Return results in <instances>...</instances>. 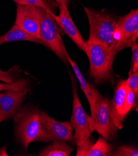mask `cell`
Wrapping results in <instances>:
<instances>
[{"label":"cell","mask_w":138,"mask_h":156,"mask_svg":"<svg viewBox=\"0 0 138 156\" xmlns=\"http://www.w3.org/2000/svg\"><path fill=\"white\" fill-rule=\"evenodd\" d=\"M52 10L39 7L40 19V37L42 44L53 51L64 63L68 64L69 55L53 17Z\"/></svg>","instance_id":"5"},{"label":"cell","mask_w":138,"mask_h":156,"mask_svg":"<svg viewBox=\"0 0 138 156\" xmlns=\"http://www.w3.org/2000/svg\"><path fill=\"white\" fill-rule=\"evenodd\" d=\"M20 41H30L42 44V42L40 39L29 34L16 24H14L8 32L0 36V45L7 42Z\"/></svg>","instance_id":"14"},{"label":"cell","mask_w":138,"mask_h":156,"mask_svg":"<svg viewBox=\"0 0 138 156\" xmlns=\"http://www.w3.org/2000/svg\"><path fill=\"white\" fill-rule=\"evenodd\" d=\"M42 130L36 141L50 142L73 141V128L70 121L60 122L50 117L47 113L40 111Z\"/></svg>","instance_id":"6"},{"label":"cell","mask_w":138,"mask_h":156,"mask_svg":"<svg viewBox=\"0 0 138 156\" xmlns=\"http://www.w3.org/2000/svg\"><path fill=\"white\" fill-rule=\"evenodd\" d=\"M14 24L21 27L29 34L41 41L39 7L17 4Z\"/></svg>","instance_id":"9"},{"label":"cell","mask_w":138,"mask_h":156,"mask_svg":"<svg viewBox=\"0 0 138 156\" xmlns=\"http://www.w3.org/2000/svg\"><path fill=\"white\" fill-rule=\"evenodd\" d=\"M112 146L102 136L92 145L87 154V156H107L112 151Z\"/></svg>","instance_id":"16"},{"label":"cell","mask_w":138,"mask_h":156,"mask_svg":"<svg viewBox=\"0 0 138 156\" xmlns=\"http://www.w3.org/2000/svg\"><path fill=\"white\" fill-rule=\"evenodd\" d=\"M72 89L73 95L72 113L71 118V123L75 133L73 136V141L77 146L76 156H87V154L93 145L90 136L92 131L90 128L88 115L82 106L78 97L77 85L74 77L71 75Z\"/></svg>","instance_id":"3"},{"label":"cell","mask_w":138,"mask_h":156,"mask_svg":"<svg viewBox=\"0 0 138 156\" xmlns=\"http://www.w3.org/2000/svg\"><path fill=\"white\" fill-rule=\"evenodd\" d=\"M89 121L92 132L97 131L107 141L116 137L118 129L111 118L107 98H103L97 103L93 113L89 117Z\"/></svg>","instance_id":"7"},{"label":"cell","mask_w":138,"mask_h":156,"mask_svg":"<svg viewBox=\"0 0 138 156\" xmlns=\"http://www.w3.org/2000/svg\"><path fill=\"white\" fill-rule=\"evenodd\" d=\"M129 87L126 80H118L115 89L113 99L109 101V109L111 118L114 125L118 129H121L123 126L125 118L123 116V110L125 100L128 93Z\"/></svg>","instance_id":"12"},{"label":"cell","mask_w":138,"mask_h":156,"mask_svg":"<svg viewBox=\"0 0 138 156\" xmlns=\"http://www.w3.org/2000/svg\"><path fill=\"white\" fill-rule=\"evenodd\" d=\"M84 9L89 23L88 41L99 43L114 51L117 42L118 20L111 15L86 7Z\"/></svg>","instance_id":"2"},{"label":"cell","mask_w":138,"mask_h":156,"mask_svg":"<svg viewBox=\"0 0 138 156\" xmlns=\"http://www.w3.org/2000/svg\"><path fill=\"white\" fill-rule=\"evenodd\" d=\"M74 148L66 142L56 141L43 149L39 154L40 156H69Z\"/></svg>","instance_id":"15"},{"label":"cell","mask_w":138,"mask_h":156,"mask_svg":"<svg viewBox=\"0 0 138 156\" xmlns=\"http://www.w3.org/2000/svg\"><path fill=\"white\" fill-rule=\"evenodd\" d=\"M13 1L18 5L35 6L51 10L50 6H49L44 0H13Z\"/></svg>","instance_id":"20"},{"label":"cell","mask_w":138,"mask_h":156,"mask_svg":"<svg viewBox=\"0 0 138 156\" xmlns=\"http://www.w3.org/2000/svg\"><path fill=\"white\" fill-rule=\"evenodd\" d=\"M27 82L21 79L14 80L11 82L0 83V91L5 90H22L26 89Z\"/></svg>","instance_id":"19"},{"label":"cell","mask_w":138,"mask_h":156,"mask_svg":"<svg viewBox=\"0 0 138 156\" xmlns=\"http://www.w3.org/2000/svg\"><path fill=\"white\" fill-rule=\"evenodd\" d=\"M137 97L133 91L130 89L126 95L124 103L123 110V116L125 119L133 108L137 107Z\"/></svg>","instance_id":"17"},{"label":"cell","mask_w":138,"mask_h":156,"mask_svg":"<svg viewBox=\"0 0 138 156\" xmlns=\"http://www.w3.org/2000/svg\"><path fill=\"white\" fill-rule=\"evenodd\" d=\"M0 70H1V69H0Z\"/></svg>","instance_id":"26"},{"label":"cell","mask_w":138,"mask_h":156,"mask_svg":"<svg viewBox=\"0 0 138 156\" xmlns=\"http://www.w3.org/2000/svg\"><path fill=\"white\" fill-rule=\"evenodd\" d=\"M55 1L58 5H59V4H61V3H65V4L68 5L69 0H55Z\"/></svg>","instance_id":"24"},{"label":"cell","mask_w":138,"mask_h":156,"mask_svg":"<svg viewBox=\"0 0 138 156\" xmlns=\"http://www.w3.org/2000/svg\"><path fill=\"white\" fill-rule=\"evenodd\" d=\"M126 81L129 88L138 97V71L129 73V77Z\"/></svg>","instance_id":"21"},{"label":"cell","mask_w":138,"mask_h":156,"mask_svg":"<svg viewBox=\"0 0 138 156\" xmlns=\"http://www.w3.org/2000/svg\"><path fill=\"white\" fill-rule=\"evenodd\" d=\"M5 121L4 120V119L2 117V116H0V123H1L2 121Z\"/></svg>","instance_id":"25"},{"label":"cell","mask_w":138,"mask_h":156,"mask_svg":"<svg viewBox=\"0 0 138 156\" xmlns=\"http://www.w3.org/2000/svg\"><path fill=\"white\" fill-rule=\"evenodd\" d=\"M15 69H16V67H13L8 72L0 70V80L5 82H11L14 81L15 79L14 73V72H15Z\"/></svg>","instance_id":"23"},{"label":"cell","mask_w":138,"mask_h":156,"mask_svg":"<svg viewBox=\"0 0 138 156\" xmlns=\"http://www.w3.org/2000/svg\"><path fill=\"white\" fill-rule=\"evenodd\" d=\"M14 124L16 137L27 150L29 145L36 141L40 134V111L30 106L20 108L14 116Z\"/></svg>","instance_id":"4"},{"label":"cell","mask_w":138,"mask_h":156,"mask_svg":"<svg viewBox=\"0 0 138 156\" xmlns=\"http://www.w3.org/2000/svg\"><path fill=\"white\" fill-rule=\"evenodd\" d=\"M131 48L132 49V62L129 73L138 71V44L136 41L133 43Z\"/></svg>","instance_id":"22"},{"label":"cell","mask_w":138,"mask_h":156,"mask_svg":"<svg viewBox=\"0 0 138 156\" xmlns=\"http://www.w3.org/2000/svg\"><path fill=\"white\" fill-rule=\"evenodd\" d=\"M109 155L114 156H137L138 149L136 147L131 146H121L115 150H112Z\"/></svg>","instance_id":"18"},{"label":"cell","mask_w":138,"mask_h":156,"mask_svg":"<svg viewBox=\"0 0 138 156\" xmlns=\"http://www.w3.org/2000/svg\"><path fill=\"white\" fill-rule=\"evenodd\" d=\"M85 53L90 63L89 72L97 84L114 83L112 66L117 54L114 51L99 43L87 41Z\"/></svg>","instance_id":"1"},{"label":"cell","mask_w":138,"mask_h":156,"mask_svg":"<svg viewBox=\"0 0 138 156\" xmlns=\"http://www.w3.org/2000/svg\"><path fill=\"white\" fill-rule=\"evenodd\" d=\"M28 90H7L0 93V116L4 120L14 117L19 110Z\"/></svg>","instance_id":"11"},{"label":"cell","mask_w":138,"mask_h":156,"mask_svg":"<svg viewBox=\"0 0 138 156\" xmlns=\"http://www.w3.org/2000/svg\"><path fill=\"white\" fill-rule=\"evenodd\" d=\"M59 14L56 16L53 12H52L56 23L64 32L71 39L78 48L85 52L86 41L79 33L77 27L71 18L68 8V5L61 3L58 5Z\"/></svg>","instance_id":"10"},{"label":"cell","mask_w":138,"mask_h":156,"mask_svg":"<svg viewBox=\"0 0 138 156\" xmlns=\"http://www.w3.org/2000/svg\"><path fill=\"white\" fill-rule=\"evenodd\" d=\"M138 37V10L133 9L118 20L117 42L115 52L118 54L125 48L131 47Z\"/></svg>","instance_id":"8"},{"label":"cell","mask_w":138,"mask_h":156,"mask_svg":"<svg viewBox=\"0 0 138 156\" xmlns=\"http://www.w3.org/2000/svg\"><path fill=\"white\" fill-rule=\"evenodd\" d=\"M68 62L72 67L75 75L80 83L81 88L89 103L90 112L91 113H93L97 103L103 98V97L96 88V87H94L93 84H91L87 80V79L81 73L77 64H76L74 60H72L69 55L68 56Z\"/></svg>","instance_id":"13"}]
</instances>
